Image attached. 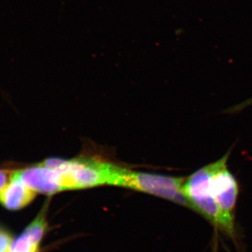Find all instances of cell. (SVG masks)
Segmentation results:
<instances>
[{
    "label": "cell",
    "mask_w": 252,
    "mask_h": 252,
    "mask_svg": "<svg viewBox=\"0 0 252 252\" xmlns=\"http://www.w3.org/2000/svg\"><path fill=\"white\" fill-rule=\"evenodd\" d=\"M52 168L61 175L64 190L117 186L124 169L111 162L84 157L69 160L54 158Z\"/></svg>",
    "instance_id": "6da1fadb"
},
{
    "label": "cell",
    "mask_w": 252,
    "mask_h": 252,
    "mask_svg": "<svg viewBox=\"0 0 252 252\" xmlns=\"http://www.w3.org/2000/svg\"><path fill=\"white\" fill-rule=\"evenodd\" d=\"M211 173V164L198 169L185 178L182 185V193L188 200L190 208L202 214L214 224L228 232L220 209L210 193Z\"/></svg>",
    "instance_id": "7a4b0ae2"
},
{
    "label": "cell",
    "mask_w": 252,
    "mask_h": 252,
    "mask_svg": "<svg viewBox=\"0 0 252 252\" xmlns=\"http://www.w3.org/2000/svg\"><path fill=\"white\" fill-rule=\"evenodd\" d=\"M185 178L132 172L124 169L117 186L152 194L190 207L182 193Z\"/></svg>",
    "instance_id": "3957f363"
},
{
    "label": "cell",
    "mask_w": 252,
    "mask_h": 252,
    "mask_svg": "<svg viewBox=\"0 0 252 252\" xmlns=\"http://www.w3.org/2000/svg\"><path fill=\"white\" fill-rule=\"evenodd\" d=\"M230 152L220 160L212 162L210 193L216 202L226 225L228 233L234 230V210L239 193L238 182L228 170Z\"/></svg>",
    "instance_id": "277c9868"
},
{
    "label": "cell",
    "mask_w": 252,
    "mask_h": 252,
    "mask_svg": "<svg viewBox=\"0 0 252 252\" xmlns=\"http://www.w3.org/2000/svg\"><path fill=\"white\" fill-rule=\"evenodd\" d=\"M21 180L36 193L53 195L64 190L61 175L42 162L25 168L15 170Z\"/></svg>",
    "instance_id": "5b68a950"
},
{
    "label": "cell",
    "mask_w": 252,
    "mask_h": 252,
    "mask_svg": "<svg viewBox=\"0 0 252 252\" xmlns=\"http://www.w3.org/2000/svg\"><path fill=\"white\" fill-rule=\"evenodd\" d=\"M36 195V192L21 180L15 170H11L9 181L0 189V204L9 210H21L28 206Z\"/></svg>",
    "instance_id": "8992f818"
},
{
    "label": "cell",
    "mask_w": 252,
    "mask_h": 252,
    "mask_svg": "<svg viewBox=\"0 0 252 252\" xmlns=\"http://www.w3.org/2000/svg\"><path fill=\"white\" fill-rule=\"evenodd\" d=\"M46 221L45 218V212H41L34 220L28 225L23 233L31 238L33 243L39 245L41 239L45 234L46 229Z\"/></svg>",
    "instance_id": "52a82bcc"
},
{
    "label": "cell",
    "mask_w": 252,
    "mask_h": 252,
    "mask_svg": "<svg viewBox=\"0 0 252 252\" xmlns=\"http://www.w3.org/2000/svg\"><path fill=\"white\" fill-rule=\"evenodd\" d=\"M39 245L33 243L28 235L23 233L22 235L16 240H14L11 245L10 252H39Z\"/></svg>",
    "instance_id": "ba28073f"
},
{
    "label": "cell",
    "mask_w": 252,
    "mask_h": 252,
    "mask_svg": "<svg viewBox=\"0 0 252 252\" xmlns=\"http://www.w3.org/2000/svg\"><path fill=\"white\" fill-rule=\"evenodd\" d=\"M13 242L11 233L0 225V252H10Z\"/></svg>",
    "instance_id": "9c48e42d"
},
{
    "label": "cell",
    "mask_w": 252,
    "mask_h": 252,
    "mask_svg": "<svg viewBox=\"0 0 252 252\" xmlns=\"http://www.w3.org/2000/svg\"><path fill=\"white\" fill-rule=\"evenodd\" d=\"M251 105H252V97L248 99V100L245 101V102H242V103L238 104V105L235 106V107L228 109V112L229 113L238 112Z\"/></svg>",
    "instance_id": "30bf717a"
},
{
    "label": "cell",
    "mask_w": 252,
    "mask_h": 252,
    "mask_svg": "<svg viewBox=\"0 0 252 252\" xmlns=\"http://www.w3.org/2000/svg\"><path fill=\"white\" fill-rule=\"evenodd\" d=\"M11 170L0 169V189L2 188L11 177Z\"/></svg>",
    "instance_id": "8fae6325"
}]
</instances>
